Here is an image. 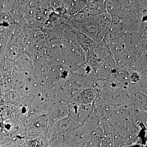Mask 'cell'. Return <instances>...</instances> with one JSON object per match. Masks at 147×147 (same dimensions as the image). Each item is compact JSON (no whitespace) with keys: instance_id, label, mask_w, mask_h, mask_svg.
Returning <instances> with one entry per match:
<instances>
[{"instance_id":"cell-1","label":"cell","mask_w":147,"mask_h":147,"mask_svg":"<svg viewBox=\"0 0 147 147\" xmlns=\"http://www.w3.org/2000/svg\"><path fill=\"white\" fill-rule=\"evenodd\" d=\"M95 17L98 28L97 43L98 44L102 41L107 32L110 30L112 17L111 14L105 12Z\"/></svg>"},{"instance_id":"cell-2","label":"cell","mask_w":147,"mask_h":147,"mask_svg":"<svg viewBox=\"0 0 147 147\" xmlns=\"http://www.w3.org/2000/svg\"><path fill=\"white\" fill-rule=\"evenodd\" d=\"M105 12L106 1H88L86 6L80 12L95 17Z\"/></svg>"},{"instance_id":"cell-3","label":"cell","mask_w":147,"mask_h":147,"mask_svg":"<svg viewBox=\"0 0 147 147\" xmlns=\"http://www.w3.org/2000/svg\"><path fill=\"white\" fill-rule=\"evenodd\" d=\"M93 52L96 57L100 60H106L113 57L110 47L103 40L97 45Z\"/></svg>"},{"instance_id":"cell-4","label":"cell","mask_w":147,"mask_h":147,"mask_svg":"<svg viewBox=\"0 0 147 147\" xmlns=\"http://www.w3.org/2000/svg\"><path fill=\"white\" fill-rule=\"evenodd\" d=\"M92 16H90L86 13L79 12L75 16L74 19L76 22L81 25L87 23Z\"/></svg>"}]
</instances>
